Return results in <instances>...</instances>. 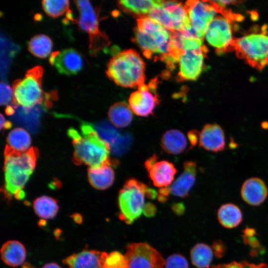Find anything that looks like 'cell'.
<instances>
[{
  "mask_svg": "<svg viewBox=\"0 0 268 268\" xmlns=\"http://www.w3.org/2000/svg\"><path fill=\"white\" fill-rule=\"evenodd\" d=\"M146 169L154 186L160 188L170 186L177 172L174 165L166 160L156 161Z\"/></svg>",
  "mask_w": 268,
  "mask_h": 268,
  "instance_id": "cell-19",
  "label": "cell"
},
{
  "mask_svg": "<svg viewBox=\"0 0 268 268\" xmlns=\"http://www.w3.org/2000/svg\"><path fill=\"white\" fill-rule=\"evenodd\" d=\"M22 268H30V266L27 265V266H23Z\"/></svg>",
  "mask_w": 268,
  "mask_h": 268,
  "instance_id": "cell-44",
  "label": "cell"
},
{
  "mask_svg": "<svg viewBox=\"0 0 268 268\" xmlns=\"http://www.w3.org/2000/svg\"><path fill=\"white\" fill-rule=\"evenodd\" d=\"M6 144L13 149L24 152L28 150L31 144V137L28 132L21 128H16L8 134Z\"/></svg>",
  "mask_w": 268,
  "mask_h": 268,
  "instance_id": "cell-29",
  "label": "cell"
},
{
  "mask_svg": "<svg viewBox=\"0 0 268 268\" xmlns=\"http://www.w3.org/2000/svg\"><path fill=\"white\" fill-rule=\"evenodd\" d=\"M212 268H268V266L265 263L255 264L247 261H234L229 264L218 265Z\"/></svg>",
  "mask_w": 268,
  "mask_h": 268,
  "instance_id": "cell-33",
  "label": "cell"
},
{
  "mask_svg": "<svg viewBox=\"0 0 268 268\" xmlns=\"http://www.w3.org/2000/svg\"><path fill=\"white\" fill-rule=\"evenodd\" d=\"M128 268H163L165 262L161 254L149 244L131 243L124 255Z\"/></svg>",
  "mask_w": 268,
  "mask_h": 268,
  "instance_id": "cell-11",
  "label": "cell"
},
{
  "mask_svg": "<svg viewBox=\"0 0 268 268\" xmlns=\"http://www.w3.org/2000/svg\"><path fill=\"white\" fill-rule=\"evenodd\" d=\"M160 144L162 149L167 153L177 155L186 150L188 142L182 132L178 130L172 129L163 134Z\"/></svg>",
  "mask_w": 268,
  "mask_h": 268,
  "instance_id": "cell-23",
  "label": "cell"
},
{
  "mask_svg": "<svg viewBox=\"0 0 268 268\" xmlns=\"http://www.w3.org/2000/svg\"><path fill=\"white\" fill-rule=\"evenodd\" d=\"M0 105L4 106L11 102L13 97L12 89L4 81H1L0 83Z\"/></svg>",
  "mask_w": 268,
  "mask_h": 268,
  "instance_id": "cell-35",
  "label": "cell"
},
{
  "mask_svg": "<svg viewBox=\"0 0 268 268\" xmlns=\"http://www.w3.org/2000/svg\"><path fill=\"white\" fill-rule=\"evenodd\" d=\"M5 112L7 115H12L14 113L15 110L12 106L8 105L5 108Z\"/></svg>",
  "mask_w": 268,
  "mask_h": 268,
  "instance_id": "cell-41",
  "label": "cell"
},
{
  "mask_svg": "<svg viewBox=\"0 0 268 268\" xmlns=\"http://www.w3.org/2000/svg\"><path fill=\"white\" fill-rule=\"evenodd\" d=\"M134 30V40L143 55L150 59L159 55L162 61L174 59L171 43L172 32L148 17L138 18Z\"/></svg>",
  "mask_w": 268,
  "mask_h": 268,
  "instance_id": "cell-3",
  "label": "cell"
},
{
  "mask_svg": "<svg viewBox=\"0 0 268 268\" xmlns=\"http://www.w3.org/2000/svg\"><path fill=\"white\" fill-rule=\"evenodd\" d=\"M74 2L78 10L79 16L77 19H73L72 22L88 34L90 54L96 56L110 43L108 36L99 29L98 12L89 0Z\"/></svg>",
  "mask_w": 268,
  "mask_h": 268,
  "instance_id": "cell-8",
  "label": "cell"
},
{
  "mask_svg": "<svg viewBox=\"0 0 268 268\" xmlns=\"http://www.w3.org/2000/svg\"><path fill=\"white\" fill-rule=\"evenodd\" d=\"M42 5L45 12L52 17H58L69 10L68 0H44Z\"/></svg>",
  "mask_w": 268,
  "mask_h": 268,
  "instance_id": "cell-31",
  "label": "cell"
},
{
  "mask_svg": "<svg viewBox=\"0 0 268 268\" xmlns=\"http://www.w3.org/2000/svg\"><path fill=\"white\" fill-rule=\"evenodd\" d=\"M38 155L36 147H31L26 151L21 152L6 145L2 192L8 201L13 197L17 200L24 199L25 193L23 189L34 170Z\"/></svg>",
  "mask_w": 268,
  "mask_h": 268,
  "instance_id": "cell-1",
  "label": "cell"
},
{
  "mask_svg": "<svg viewBox=\"0 0 268 268\" xmlns=\"http://www.w3.org/2000/svg\"><path fill=\"white\" fill-rule=\"evenodd\" d=\"M105 268H128L125 255L117 251L110 253L106 260Z\"/></svg>",
  "mask_w": 268,
  "mask_h": 268,
  "instance_id": "cell-32",
  "label": "cell"
},
{
  "mask_svg": "<svg viewBox=\"0 0 268 268\" xmlns=\"http://www.w3.org/2000/svg\"><path fill=\"white\" fill-rule=\"evenodd\" d=\"M80 130L81 134L74 128L67 131L74 148L73 162L77 165L84 164L90 168H98L111 163L110 145L101 137L94 127L83 123Z\"/></svg>",
  "mask_w": 268,
  "mask_h": 268,
  "instance_id": "cell-2",
  "label": "cell"
},
{
  "mask_svg": "<svg viewBox=\"0 0 268 268\" xmlns=\"http://www.w3.org/2000/svg\"><path fill=\"white\" fill-rule=\"evenodd\" d=\"M162 0H120L118 4L125 11L138 16L139 18L147 17L151 10L160 5Z\"/></svg>",
  "mask_w": 268,
  "mask_h": 268,
  "instance_id": "cell-26",
  "label": "cell"
},
{
  "mask_svg": "<svg viewBox=\"0 0 268 268\" xmlns=\"http://www.w3.org/2000/svg\"><path fill=\"white\" fill-rule=\"evenodd\" d=\"M162 6L173 23L175 31L184 32L192 29L185 4L178 1H162Z\"/></svg>",
  "mask_w": 268,
  "mask_h": 268,
  "instance_id": "cell-20",
  "label": "cell"
},
{
  "mask_svg": "<svg viewBox=\"0 0 268 268\" xmlns=\"http://www.w3.org/2000/svg\"><path fill=\"white\" fill-rule=\"evenodd\" d=\"M214 254L217 257H221L225 252V247L221 242H215L212 245Z\"/></svg>",
  "mask_w": 268,
  "mask_h": 268,
  "instance_id": "cell-36",
  "label": "cell"
},
{
  "mask_svg": "<svg viewBox=\"0 0 268 268\" xmlns=\"http://www.w3.org/2000/svg\"><path fill=\"white\" fill-rule=\"evenodd\" d=\"M217 218L222 226L227 228H232L241 223L242 213L237 205L227 203L219 207L217 211Z\"/></svg>",
  "mask_w": 268,
  "mask_h": 268,
  "instance_id": "cell-25",
  "label": "cell"
},
{
  "mask_svg": "<svg viewBox=\"0 0 268 268\" xmlns=\"http://www.w3.org/2000/svg\"><path fill=\"white\" fill-rule=\"evenodd\" d=\"M165 266L166 268H189L186 259L179 254H173L168 257Z\"/></svg>",
  "mask_w": 268,
  "mask_h": 268,
  "instance_id": "cell-34",
  "label": "cell"
},
{
  "mask_svg": "<svg viewBox=\"0 0 268 268\" xmlns=\"http://www.w3.org/2000/svg\"><path fill=\"white\" fill-rule=\"evenodd\" d=\"M212 249L203 243L196 244L191 252V258L194 265L199 268H208L212 261Z\"/></svg>",
  "mask_w": 268,
  "mask_h": 268,
  "instance_id": "cell-30",
  "label": "cell"
},
{
  "mask_svg": "<svg viewBox=\"0 0 268 268\" xmlns=\"http://www.w3.org/2000/svg\"><path fill=\"white\" fill-rule=\"evenodd\" d=\"M43 67L36 66L28 69L22 79L15 80L12 85L13 97L11 106H20L24 110H30L43 102L45 93L43 92L42 81Z\"/></svg>",
  "mask_w": 268,
  "mask_h": 268,
  "instance_id": "cell-6",
  "label": "cell"
},
{
  "mask_svg": "<svg viewBox=\"0 0 268 268\" xmlns=\"http://www.w3.org/2000/svg\"><path fill=\"white\" fill-rule=\"evenodd\" d=\"M12 126V123L9 121H6L2 114H0V130H7Z\"/></svg>",
  "mask_w": 268,
  "mask_h": 268,
  "instance_id": "cell-39",
  "label": "cell"
},
{
  "mask_svg": "<svg viewBox=\"0 0 268 268\" xmlns=\"http://www.w3.org/2000/svg\"><path fill=\"white\" fill-rule=\"evenodd\" d=\"M195 35L203 38L212 20L219 13L214 1L188 0L184 4Z\"/></svg>",
  "mask_w": 268,
  "mask_h": 268,
  "instance_id": "cell-10",
  "label": "cell"
},
{
  "mask_svg": "<svg viewBox=\"0 0 268 268\" xmlns=\"http://www.w3.org/2000/svg\"><path fill=\"white\" fill-rule=\"evenodd\" d=\"M2 261L6 265L16 267L25 261L26 251L24 246L16 240H9L2 245L0 250Z\"/></svg>",
  "mask_w": 268,
  "mask_h": 268,
  "instance_id": "cell-21",
  "label": "cell"
},
{
  "mask_svg": "<svg viewBox=\"0 0 268 268\" xmlns=\"http://www.w3.org/2000/svg\"><path fill=\"white\" fill-rule=\"evenodd\" d=\"M262 127L263 128L267 129V128H268V123H267V122H263L262 124Z\"/></svg>",
  "mask_w": 268,
  "mask_h": 268,
  "instance_id": "cell-43",
  "label": "cell"
},
{
  "mask_svg": "<svg viewBox=\"0 0 268 268\" xmlns=\"http://www.w3.org/2000/svg\"><path fill=\"white\" fill-rule=\"evenodd\" d=\"M72 217L76 223H80L82 222V217L79 214H73Z\"/></svg>",
  "mask_w": 268,
  "mask_h": 268,
  "instance_id": "cell-42",
  "label": "cell"
},
{
  "mask_svg": "<svg viewBox=\"0 0 268 268\" xmlns=\"http://www.w3.org/2000/svg\"><path fill=\"white\" fill-rule=\"evenodd\" d=\"M200 134L197 130H192L188 133V136L192 147L195 146L199 141Z\"/></svg>",
  "mask_w": 268,
  "mask_h": 268,
  "instance_id": "cell-37",
  "label": "cell"
},
{
  "mask_svg": "<svg viewBox=\"0 0 268 268\" xmlns=\"http://www.w3.org/2000/svg\"><path fill=\"white\" fill-rule=\"evenodd\" d=\"M108 255L104 252L84 250L68 256L63 262L69 268H105Z\"/></svg>",
  "mask_w": 268,
  "mask_h": 268,
  "instance_id": "cell-15",
  "label": "cell"
},
{
  "mask_svg": "<svg viewBox=\"0 0 268 268\" xmlns=\"http://www.w3.org/2000/svg\"><path fill=\"white\" fill-rule=\"evenodd\" d=\"M133 113L129 105L124 102H118L110 107L108 116L114 126L122 128L130 125L133 120Z\"/></svg>",
  "mask_w": 268,
  "mask_h": 268,
  "instance_id": "cell-24",
  "label": "cell"
},
{
  "mask_svg": "<svg viewBox=\"0 0 268 268\" xmlns=\"http://www.w3.org/2000/svg\"><path fill=\"white\" fill-rule=\"evenodd\" d=\"M184 170L175 182L168 187L169 193L180 198L187 197L195 185L197 165L192 161L184 163Z\"/></svg>",
  "mask_w": 268,
  "mask_h": 268,
  "instance_id": "cell-17",
  "label": "cell"
},
{
  "mask_svg": "<svg viewBox=\"0 0 268 268\" xmlns=\"http://www.w3.org/2000/svg\"><path fill=\"white\" fill-rule=\"evenodd\" d=\"M199 146L204 149L219 152L226 147L224 132L222 127L215 123L205 124L200 134Z\"/></svg>",
  "mask_w": 268,
  "mask_h": 268,
  "instance_id": "cell-16",
  "label": "cell"
},
{
  "mask_svg": "<svg viewBox=\"0 0 268 268\" xmlns=\"http://www.w3.org/2000/svg\"><path fill=\"white\" fill-rule=\"evenodd\" d=\"M33 208L36 214L43 219L53 218L59 211L58 201L55 199L42 196L33 201Z\"/></svg>",
  "mask_w": 268,
  "mask_h": 268,
  "instance_id": "cell-27",
  "label": "cell"
},
{
  "mask_svg": "<svg viewBox=\"0 0 268 268\" xmlns=\"http://www.w3.org/2000/svg\"><path fill=\"white\" fill-rule=\"evenodd\" d=\"M106 74L122 87H138L145 80V63L133 49L123 51L114 56L107 65Z\"/></svg>",
  "mask_w": 268,
  "mask_h": 268,
  "instance_id": "cell-4",
  "label": "cell"
},
{
  "mask_svg": "<svg viewBox=\"0 0 268 268\" xmlns=\"http://www.w3.org/2000/svg\"><path fill=\"white\" fill-rule=\"evenodd\" d=\"M88 178L91 186L97 190H103L109 188L115 180L112 163L98 168H89Z\"/></svg>",
  "mask_w": 268,
  "mask_h": 268,
  "instance_id": "cell-22",
  "label": "cell"
},
{
  "mask_svg": "<svg viewBox=\"0 0 268 268\" xmlns=\"http://www.w3.org/2000/svg\"><path fill=\"white\" fill-rule=\"evenodd\" d=\"M233 50L237 56L258 69L268 67V30L267 25L254 29L235 39Z\"/></svg>",
  "mask_w": 268,
  "mask_h": 268,
  "instance_id": "cell-5",
  "label": "cell"
},
{
  "mask_svg": "<svg viewBox=\"0 0 268 268\" xmlns=\"http://www.w3.org/2000/svg\"><path fill=\"white\" fill-rule=\"evenodd\" d=\"M240 194L246 203L252 206H258L266 199L268 189L262 179L252 177L246 180L243 183Z\"/></svg>",
  "mask_w": 268,
  "mask_h": 268,
  "instance_id": "cell-18",
  "label": "cell"
},
{
  "mask_svg": "<svg viewBox=\"0 0 268 268\" xmlns=\"http://www.w3.org/2000/svg\"><path fill=\"white\" fill-rule=\"evenodd\" d=\"M157 85V79H153L148 85L141 84L137 90L131 94L129 105L134 114L147 117L152 113L159 104V98L156 92Z\"/></svg>",
  "mask_w": 268,
  "mask_h": 268,
  "instance_id": "cell-12",
  "label": "cell"
},
{
  "mask_svg": "<svg viewBox=\"0 0 268 268\" xmlns=\"http://www.w3.org/2000/svg\"><path fill=\"white\" fill-rule=\"evenodd\" d=\"M42 268H62L55 263H49L45 264Z\"/></svg>",
  "mask_w": 268,
  "mask_h": 268,
  "instance_id": "cell-40",
  "label": "cell"
},
{
  "mask_svg": "<svg viewBox=\"0 0 268 268\" xmlns=\"http://www.w3.org/2000/svg\"><path fill=\"white\" fill-rule=\"evenodd\" d=\"M207 49L205 45L198 48L183 50L179 57V79L195 80L201 73Z\"/></svg>",
  "mask_w": 268,
  "mask_h": 268,
  "instance_id": "cell-13",
  "label": "cell"
},
{
  "mask_svg": "<svg viewBox=\"0 0 268 268\" xmlns=\"http://www.w3.org/2000/svg\"><path fill=\"white\" fill-rule=\"evenodd\" d=\"M49 61L60 74L66 75L76 74L83 66L82 56L72 48L53 52Z\"/></svg>",
  "mask_w": 268,
  "mask_h": 268,
  "instance_id": "cell-14",
  "label": "cell"
},
{
  "mask_svg": "<svg viewBox=\"0 0 268 268\" xmlns=\"http://www.w3.org/2000/svg\"><path fill=\"white\" fill-rule=\"evenodd\" d=\"M148 189L144 183L135 179H129L125 183L118 196L121 220L131 224L141 215Z\"/></svg>",
  "mask_w": 268,
  "mask_h": 268,
  "instance_id": "cell-7",
  "label": "cell"
},
{
  "mask_svg": "<svg viewBox=\"0 0 268 268\" xmlns=\"http://www.w3.org/2000/svg\"><path fill=\"white\" fill-rule=\"evenodd\" d=\"M53 43L50 38L43 34L32 37L28 44V51L34 56L46 58L51 53Z\"/></svg>",
  "mask_w": 268,
  "mask_h": 268,
  "instance_id": "cell-28",
  "label": "cell"
},
{
  "mask_svg": "<svg viewBox=\"0 0 268 268\" xmlns=\"http://www.w3.org/2000/svg\"><path fill=\"white\" fill-rule=\"evenodd\" d=\"M239 17L241 16L222 10L209 24L204 38L217 54L233 50L234 21Z\"/></svg>",
  "mask_w": 268,
  "mask_h": 268,
  "instance_id": "cell-9",
  "label": "cell"
},
{
  "mask_svg": "<svg viewBox=\"0 0 268 268\" xmlns=\"http://www.w3.org/2000/svg\"><path fill=\"white\" fill-rule=\"evenodd\" d=\"M155 207L154 205L151 203L145 204L143 213L146 216H150L155 213Z\"/></svg>",
  "mask_w": 268,
  "mask_h": 268,
  "instance_id": "cell-38",
  "label": "cell"
}]
</instances>
